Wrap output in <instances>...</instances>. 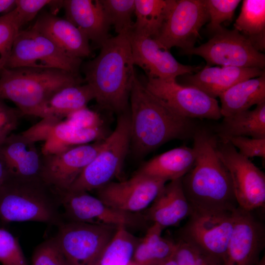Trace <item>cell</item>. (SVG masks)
Wrapping results in <instances>:
<instances>
[{"label": "cell", "mask_w": 265, "mask_h": 265, "mask_svg": "<svg viewBox=\"0 0 265 265\" xmlns=\"http://www.w3.org/2000/svg\"><path fill=\"white\" fill-rule=\"evenodd\" d=\"M192 138L195 162L181 181L192 210L233 212L238 205L229 171L217 153V136L199 125Z\"/></svg>", "instance_id": "6da1fadb"}, {"label": "cell", "mask_w": 265, "mask_h": 265, "mask_svg": "<svg viewBox=\"0 0 265 265\" xmlns=\"http://www.w3.org/2000/svg\"><path fill=\"white\" fill-rule=\"evenodd\" d=\"M130 147L136 157L145 156L167 142L186 140L199 126L151 93L135 77L130 94Z\"/></svg>", "instance_id": "7a4b0ae2"}, {"label": "cell", "mask_w": 265, "mask_h": 265, "mask_svg": "<svg viewBox=\"0 0 265 265\" xmlns=\"http://www.w3.org/2000/svg\"><path fill=\"white\" fill-rule=\"evenodd\" d=\"M100 48L99 54L83 66L84 81L100 107L119 114L125 112L136 76L129 34L111 37Z\"/></svg>", "instance_id": "3957f363"}, {"label": "cell", "mask_w": 265, "mask_h": 265, "mask_svg": "<svg viewBox=\"0 0 265 265\" xmlns=\"http://www.w3.org/2000/svg\"><path fill=\"white\" fill-rule=\"evenodd\" d=\"M83 82L79 75L60 69L4 68L0 73V98L13 102L24 115L42 118L45 106L53 94Z\"/></svg>", "instance_id": "277c9868"}, {"label": "cell", "mask_w": 265, "mask_h": 265, "mask_svg": "<svg viewBox=\"0 0 265 265\" xmlns=\"http://www.w3.org/2000/svg\"><path fill=\"white\" fill-rule=\"evenodd\" d=\"M58 192L41 178L9 175L0 187V220L34 221L57 227L64 222Z\"/></svg>", "instance_id": "5b68a950"}, {"label": "cell", "mask_w": 265, "mask_h": 265, "mask_svg": "<svg viewBox=\"0 0 265 265\" xmlns=\"http://www.w3.org/2000/svg\"><path fill=\"white\" fill-rule=\"evenodd\" d=\"M129 110L119 114L115 129L104 140L97 154L68 189L96 190L121 172L130 147Z\"/></svg>", "instance_id": "8992f818"}, {"label": "cell", "mask_w": 265, "mask_h": 265, "mask_svg": "<svg viewBox=\"0 0 265 265\" xmlns=\"http://www.w3.org/2000/svg\"><path fill=\"white\" fill-rule=\"evenodd\" d=\"M81 61L67 55L51 39L31 27L18 31L5 68L57 69L79 75Z\"/></svg>", "instance_id": "52a82bcc"}, {"label": "cell", "mask_w": 265, "mask_h": 265, "mask_svg": "<svg viewBox=\"0 0 265 265\" xmlns=\"http://www.w3.org/2000/svg\"><path fill=\"white\" fill-rule=\"evenodd\" d=\"M118 227L66 221L54 238L70 265H98Z\"/></svg>", "instance_id": "ba28073f"}, {"label": "cell", "mask_w": 265, "mask_h": 265, "mask_svg": "<svg viewBox=\"0 0 265 265\" xmlns=\"http://www.w3.org/2000/svg\"><path fill=\"white\" fill-rule=\"evenodd\" d=\"M206 43L182 51L184 54L203 58L207 66L254 67L264 70L265 55L257 51L250 42L235 29L222 27L213 33Z\"/></svg>", "instance_id": "9c48e42d"}, {"label": "cell", "mask_w": 265, "mask_h": 265, "mask_svg": "<svg viewBox=\"0 0 265 265\" xmlns=\"http://www.w3.org/2000/svg\"><path fill=\"white\" fill-rule=\"evenodd\" d=\"M217 153L230 174L238 207L254 211L265 207V174L229 142L217 137Z\"/></svg>", "instance_id": "30bf717a"}, {"label": "cell", "mask_w": 265, "mask_h": 265, "mask_svg": "<svg viewBox=\"0 0 265 265\" xmlns=\"http://www.w3.org/2000/svg\"><path fill=\"white\" fill-rule=\"evenodd\" d=\"M143 83L151 93L183 117L213 120L222 117L216 99L196 87L182 85L177 79L147 78Z\"/></svg>", "instance_id": "8fae6325"}, {"label": "cell", "mask_w": 265, "mask_h": 265, "mask_svg": "<svg viewBox=\"0 0 265 265\" xmlns=\"http://www.w3.org/2000/svg\"><path fill=\"white\" fill-rule=\"evenodd\" d=\"M63 218L67 221L141 227L148 222L142 213H128L114 209L87 191L67 190L59 193Z\"/></svg>", "instance_id": "7c38bea8"}, {"label": "cell", "mask_w": 265, "mask_h": 265, "mask_svg": "<svg viewBox=\"0 0 265 265\" xmlns=\"http://www.w3.org/2000/svg\"><path fill=\"white\" fill-rule=\"evenodd\" d=\"M233 221V212L192 210L180 231L179 238L196 246L223 264Z\"/></svg>", "instance_id": "4fadbf2b"}, {"label": "cell", "mask_w": 265, "mask_h": 265, "mask_svg": "<svg viewBox=\"0 0 265 265\" xmlns=\"http://www.w3.org/2000/svg\"><path fill=\"white\" fill-rule=\"evenodd\" d=\"M209 21L204 0H175L159 34L154 39L170 50L193 48L202 27Z\"/></svg>", "instance_id": "5bb4252c"}, {"label": "cell", "mask_w": 265, "mask_h": 265, "mask_svg": "<svg viewBox=\"0 0 265 265\" xmlns=\"http://www.w3.org/2000/svg\"><path fill=\"white\" fill-rule=\"evenodd\" d=\"M104 140L42 153L41 179L59 193L67 190L97 154Z\"/></svg>", "instance_id": "9a60e30c"}, {"label": "cell", "mask_w": 265, "mask_h": 265, "mask_svg": "<svg viewBox=\"0 0 265 265\" xmlns=\"http://www.w3.org/2000/svg\"><path fill=\"white\" fill-rule=\"evenodd\" d=\"M166 183L135 173L128 180L110 182L95 191L96 196L110 208L139 213L151 205Z\"/></svg>", "instance_id": "2e32d148"}, {"label": "cell", "mask_w": 265, "mask_h": 265, "mask_svg": "<svg viewBox=\"0 0 265 265\" xmlns=\"http://www.w3.org/2000/svg\"><path fill=\"white\" fill-rule=\"evenodd\" d=\"M233 227L223 265H255L265 246V226L254 211H233Z\"/></svg>", "instance_id": "e0dca14e"}, {"label": "cell", "mask_w": 265, "mask_h": 265, "mask_svg": "<svg viewBox=\"0 0 265 265\" xmlns=\"http://www.w3.org/2000/svg\"><path fill=\"white\" fill-rule=\"evenodd\" d=\"M129 37L133 64L143 70L148 78L177 79L180 76L195 73L202 68L180 63L169 50L153 38L132 32Z\"/></svg>", "instance_id": "ac0fdd59"}, {"label": "cell", "mask_w": 265, "mask_h": 265, "mask_svg": "<svg viewBox=\"0 0 265 265\" xmlns=\"http://www.w3.org/2000/svg\"><path fill=\"white\" fill-rule=\"evenodd\" d=\"M31 27L46 36L70 56L81 59L91 54L87 37L65 18L43 11Z\"/></svg>", "instance_id": "d6986e66"}, {"label": "cell", "mask_w": 265, "mask_h": 265, "mask_svg": "<svg viewBox=\"0 0 265 265\" xmlns=\"http://www.w3.org/2000/svg\"><path fill=\"white\" fill-rule=\"evenodd\" d=\"M0 155L11 176L41 178L42 152L23 132L12 133L0 144Z\"/></svg>", "instance_id": "ffe728a7"}, {"label": "cell", "mask_w": 265, "mask_h": 265, "mask_svg": "<svg viewBox=\"0 0 265 265\" xmlns=\"http://www.w3.org/2000/svg\"><path fill=\"white\" fill-rule=\"evenodd\" d=\"M264 73L265 70L258 68L205 65L195 73L184 75L181 84L196 87L216 99L236 83Z\"/></svg>", "instance_id": "44dd1931"}, {"label": "cell", "mask_w": 265, "mask_h": 265, "mask_svg": "<svg viewBox=\"0 0 265 265\" xmlns=\"http://www.w3.org/2000/svg\"><path fill=\"white\" fill-rule=\"evenodd\" d=\"M192 211L181 178L167 182L143 214L148 222L164 229L179 225Z\"/></svg>", "instance_id": "7402d4cb"}, {"label": "cell", "mask_w": 265, "mask_h": 265, "mask_svg": "<svg viewBox=\"0 0 265 265\" xmlns=\"http://www.w3.org/2000/svg\"><path fill=\"white\" fill-rule=\"evenodd\" d=\"M65 19L80 29L89 41L101 48L111 37L110 25L100 0H65Z\"/></svg>", "instance_id": "603a6c76"}, {"label": "cell", "mask_w": 265, "mask_h": 265, "mask_svg": "<svg viewBox=\"0 0 265 265\" xmlns=\"http://www.w3.org/2000/svg\"><path fill=\"white\" fill-rule=\"evenodd\" d=\"M193 148L182 146L157 155L145 162L136 173L168 182L182 178L192 167L195 160Z\"/></svg>", "instance_id": "cb8c5ba5"}, {"label": "cell", "mask_w": 265, "mask_h": 265, "mask_svg": "<svg viewBox=\"0 0 265 265\" xmlns=\"http://www.w3.org/2000/svg\"><path fill=\"white\" fill-rule=\"evenodd\" d=\"M213 132L221 141L235 136L265 138V102L256 105L253 110L224 117Z\"/></svg>", "instance_id": "d4e9b609"}, {"label": "cell", "mask_w": 265, "mask_h": 265, "mask_svg": "<svg viewBox=\"0 0 265 265\" xmlns=\"http://www.w3.org/2000/svg\"><path fill=\"white\" fill-rule=\"evenodd\" d=\"M219 98L223 117L249 109L253 106L265 102V73L256 78L236 83Z\"/></svg>", "instance_id": "484cf974"}, {"label": "cell", "mask_w": 265, "mask_h": 265, "mask_svg": "<svg viewBox=\"0 0 265 265\" xmlns=\"http://www.w3.org/2000/svg\"><path fill=\"white\" fill-rule=\"evenodd\" d=\"M175 1V0H134V14L136 20L131 32L155 38Z\"/></svg>", "instance_id": "4316f807"}, {"label": "cell", "mask_w": 265, "mask_h": 265, "mask_svg": "<svg viewBox=\"0 0 265 265\" xmlns=\"http://www.w3.org/2000/svg\"><path fill=\"white\" fill-rule=\"evenodd\" d=\"M95 99L89 85L78 84L64 87L50 99L44 108L42 118L53 117L60 120L70 113L87 106Z\"/></svg>", "instance_id": "83f0119b"}, {"label": "cell", "mask_w": 265, "mask_h": 265, "mask_svg": "<svg viewBox=\"0 0 265 265\" xmlns=\"http://www.w3.org/2000/svg\"><path fill=\"white\" fill-rule=\"evenodd\" d=\"M234 29L258 51L265 49V0H244Z\"/></svg>", "instance_id": "f1b7e54d"}, {"label": "cell", "mask_w": 265, "mask_h": 265, "mask_svg": "<svg viewBox=\"0 0 265 265\" xmlns=\"http://www.w3.org/2000/svg\"><path fill=\"white\" fill-rule=\"evenodd\" d=\"M163 229L156 223L148 227L134 251L132 261L135 265H158L174 255L176 242L162 236Z\"/></svg>", "instance_id": "f546056e"}, {"label": "cell", "mask_w": 265, "mask_h": 265, "mask_svg": "<svg viewBox=\"0 0 265 265\" xmlns=\"http://www.w3.org/2000/svg\"><path fill=\"white\" fill-rule=\"evenodd\" d=\"M140 239L124 226L118 227L106 248L98 265H129Z\"/></svg>", "instance_id": "4dcf8cb0"}, {"label": "cell", "mask_w": 265, "mask_h": 265, "mask_svg": "<svg viewBox=\"0 0 265 265\" xmlns=\"http://www.w3.org/2000/svg\"><path fill=\"white\" fill-rule=\"evenodd\" d=\"M107 20L118 34L131 33L134 22V0H100Z\"/></svg>", "instance_id": "1f68e13d"}, {"label": "cell", "mask_w": 265, "mask_h": 265, "mask_svg": "<svg viewBox=\"0 0 265 265\" xmlns=\"http://www.w3.org/2000/svg\"><path fill=\"white\" fill-rule=\"evenodd\" d=\"M173 255L178 265H223L215 257L196 246L179 239Z\"/></svg>", "instance_id": "d6a6232c"}, {"label": "cell", "mask_w": 265, "mask_h": 265, "mask_svg": "<svg viewBox=\"0 0 265 265\" xmlns=\"http://www.w3.org/2000/svg\"><path fill=\"white\" fill-rule=\"evenodd\" d=\"M240 0H204L209 16L207 30L212 35L220 29L221 24L233 20L235 11L240 2Z\"/></svg>", "instance_id": "836d02e7"}, {"label": "cell", "mask_w": 265, "mask_h": 265, "mask_svg": "<svg viewBox=\"0 0 265 265\" xmlns=\"http://www.w3.org/2000/svg\"><path fill=\"white\" fill-rule=\"evenodd\" d=\"M0 263L28 265L17 238L3 228H0Z\"/></svg>", "instance_id": "e575fe53"}, {"label": "cell", "mask_w": 265, "mask_h": 265, "mask_svg": "<svg viewBox=\"0 0 265 265\" xmlns=\"http://www.w3.org/2000/svg\"><path fill=\"white\" fill-rule=\"evenodd\" d=\"M20 30L11 11L0 16V73L6 66Z\"/></svg>", "instance_id": "d590c367"}, {"label": "cell", "mask_w": 265, "mask_h": 265, "mask_svg": "<svg viewBox=\"0 0 265 265\" xmlns=\"http://www.w3.org/2000/svg\"><path fill=\"white\" fill-rule=\"evenodd\" d=\"M31 265H70L54 237L40 243L34 249Z\"/></svg>", "instance_id": "8d00e7d4"}, {"label": "cell", "mask_w": 265, "mask_h": 265, "mask_svg": "<svg viewBox=\"0 0 265 265\" xmlns=\"http://www.w3.org/2000/svg\"><path fill=\"white\" fill-rule=\"evenodd\" d=\"M15 8L11 11L18 27L32 20L46 5H50L51 0H15Z\"/></svg>", "instance_id": "74e56055"}, {"label": "cell", "mask_w": 265, "mask_h": 265, "mask_svg": "<svg viewBox=\"0 0 265 265\" xmlns=\"http://www.w3.org/2000/svg\"><path fill=\"white\" fill-rule=\"evenodd\" d=\"M224 141L229 142L238 149V152L240 155L248 159L257 157L265 159V138L235 136Z\"/></svg>", "instance_id": "f35d334b"}, {"label": "cell", "mask_w": 265, "mask_h": 265, "mask_svg": "<svg viewBox=\"0 0 265 265\" xmlns=\"http://www.w3.org/2000/svg\"><path fill=\"white\" fill-rule=\"evenodd\" d=\"M23 116L17 108L9 106L0 98V144L17 128Z\"/></svg>", "instance_id": "ab89813d"}, {"label": "cell", "mask_w": 265, "mask_h": 265, "mask_svg": "<svg viewBox=\"0 0 265 265\" xmlns=\"http://www.w3.org/2000/svg\"><path fill=\"white\" fill-rule=\"evenodd\" d=\"M65 118V121L77 128H98L103 125L100 115L87 106L70 113Z\"/></svg>", "instance_id": "60d3db41"}, {"label": "cell", "mask_w": 265, "mask_h": 265, "mask_svg": "<svg viewBox=\"0 0 265 265\" xmlns=\"http://www.w3.org/2000/svg\"><path fill=\"white\" fill-rule=\"evenodd\" d=\"M15 0H0V13H7L15 7Z\"/></svg>", "instance_id": "b9f144b4"}, {"label": "cell", "mask_w": 265, "mask_h": 265, "mask_svg": "<svg viewBox=\"0 0 265 265\" xmlns=\"http://www.w3.org/2000/svg\"><path fill=\"white\" fill-rule=\"evenodd\" d=\"M6 166L0 155V187L9 176Z\"/></svg>", "instance_id": "7bdbcfd3"}, {"label": "cell", "mask_w": 265, "mask_h": 265, "mask_svg": "<svg viewBox=\"0 0 265 265\" xmlns=\"http://www.w3.org/2000/svg\"><path fill=\"white\" fill-rule=\"evenodd\" d=\"M158 265H178V264L173 255L172 257L163 261Z\"/></svg>", "instance_id": "ee69618b"}, {"label": "cell", "mask_w": 265, "mask_h": 265, "mask_svg": "<svg viewBox=\"0 0 265 265\" xmlns=\"http://www.w3.org/2000/svg\"><path fill=\"white\" fill-rule=\"evenodd\" d=\"M255 265H265V256L262 257L259 261Z\"/></svg>", "instance_id": "f6af8a7d"}, {"label": "cell", "mask_w": 265, "mask_h": 265, "mask_svg": "<svg viewBox=\"0 0 265 265\" xmlns=\"http://www.w3.org/2000/svg\"><path fill=\"white\" fill-rule=\"evenodd\" d=\"M129 265H136L133 262H132Z\"/></svg>", "instance_id": "bcb514c9"}]
</instances>
